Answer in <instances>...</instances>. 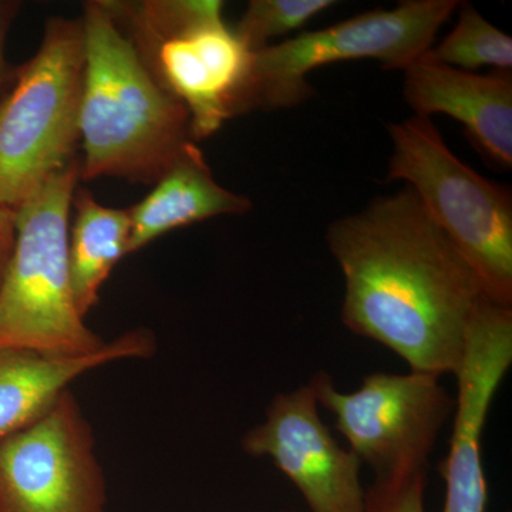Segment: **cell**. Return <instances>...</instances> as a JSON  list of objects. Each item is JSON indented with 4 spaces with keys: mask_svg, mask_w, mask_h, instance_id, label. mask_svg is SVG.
I'll list each match as a JSON object with an SVG mask.
<instances>
[{
    "mask_svg": "<svg viewBox=\"0 0 512 512\" xmlns=\"http://www.w3.org/2000/svg\"><path fill=\"white\" fill-rule=\"evenodd\" d=\"M16 242V211L0 205V288L5 281Z\"/></svg>",
    "mask_w": 512,
    "mask_h": 512,
    "instance_id": "ffe728a7",
    "label": "cell"
},
{
    "mask_svg": "<svg viewBox=\"0 0 512 512\" xmlns=\"http://www.w3.org/2000/svg\"><path fill=\"white\" fill-rule=\"evenodd\" d=\"M333 6V0H251L234 32L251 52H258L269 40L303 28Z\"/></svg>",
    "mask_w": 512,
    "mask_h": 512,
    "instance_id": "e0dca14e",
    "label": "cell"
},
{
    "mask_svg": "<svg viewBox=\"0 0 512 512\" xmlns=\"http://www.w3.org/2000/svg\"><path fill=\"white\" fill-rule=\"evenodd\" d=\"M309 383L320 406L335 416L350 450L376 477L429 467L430 454L456 407L440 377L426 373H370L352 393L339 392L325 372Z\"/></svg>",
    "mask_w": 512,
    "mask_h": 512,
    "instance_id": "ba28073f",
    "label": "cell"
},
{
    "mask_svg": "<svg viewBox=\"0 0 512 512\" xmlns=\"http://www.w3.org/2000/svg\"><path fill=\"white\" fill-rule=\"evenodd\" d=\"M80 19L86 59L80 180L154 184L195 141L190 114L151 77L103 0L84 3Z\"/></svg>",
    "mask_w": 512,
    "mask_h": 512,
    "instance_id": "7a4b0ae2",
    "label": "cell"
},
{
    "mask_svg": "<svg viewBox=\"0 0 512 512\" xmlns=\"http://www.w3.org/2000/svg\"><path fill=\"white\" fill-rule=\"evenodd\" d=\"M284 512H296V511H284Z\"/></svg>",
    "mask_w": 512,
    "mask_h": 512,
    "instance_id": "44dd1931",
    "label": "cell"
},
{
    "mask_svg": "<svg viewBox=\"0 0 512 512\" xmlns=\"http://www.w3.org/2000/svg\"><path fill=\"white\" fill-rule=\"evenodd\" d=\"M458 0H404L329 28L303 32L252 53L239 116L254 110L292 109L313 96V70L350 60L375 59L383 69L404 70L431 49Z\"/></svg>",
    "mask_w": 512,
    "mask_h": 512,
    "instance_id": "52a82bcc",
    "label": "cell"
},
{
    "mask_svg": "<svg viewBox=\"0 0 512 512\" xmlns=\"http://www.w3.org/2000/svg\"><path fill=\"white\" fill-rule=\"evenodd\" d=\"M22 9V2L18 0H0V96L8 89L15 76L16 66L6 60V39L15 22L16 16Z\"/></svg>",
    "mask_w": 512,
    "mask_h": 512,
    "instance_id": "d6986e66",
    "label": "cell"
},
{
    "mask_svg": "<svg viewBox=\"0 0 512 512\" xmlns=\"http://www.w3.org/2000/svg\"><path fill=\"white\" fill-rule=\"evenodd\" d=\"M512 363V308L481 303L468 328L458 366L450 451L441 461L443 512H487L481 437L491 403Z\"/></svg>",
    "mask_w": 512,
    "mask_h": 512,
    "instance_id": "8fae6325",
    "label": "cell"
},
{
    "mask_svg": "<svg viewBox=\"0 0 512 512\" xmlns=\"http://www.w3.org/2000/svg\"><path fill=\"white\" fill-rule=\"evenodd\" d=\"M134 207L128 255L140 251L173 229L220 215L245 214L252 202L217 183L201 148L191 141Z\"/></svg>",
    "mask_w": 512,
    "mask_h": 512,
    "instance_id": "5bb4252c",
    "label": "cell"
},
{
    "mask_svg": "<svg viewBox=\"0 0 512 512\" xmlns=\"http://www.w3.org/2000/svg\"><path fill=\"white\" fill-rule=\"evenodd\" d=\"M403 96L414 116L446 114L460 121L484 154L511 168V72H466L440 63L427 50L404 69Z\"/></svg>",
    "mask_w": 512,
    "mask_h": 512,
    "instance_id": "7c38bea8",
    "label": "cell"
},
{
    "mask_svg": "<svg viewBox=\"0 0 512 512\" xmlns=\"http://www.w3.org/2000/svg\"><path fill=\"white\" fill-rule=\"evenodd\" d=\"M458 9L456 26L436 49H430V55L440 63L466 72L481 67L511 72V37L491 25L474 6L460 3Z\"/></svg>",
    "mask_w": 512,
    "mask_h": 512,
    "instance_id": "2e32d148",
    "label": "cell"
},
{
    "mask_svg": "<svg viewBox=\"0 0 512 512\" xmlns=\"http://www.w3.org/2000/svg\"><path fill=\"white\" fill-rule=\"evenodd\" d=\"M80 158L16 210V242L0 288V348L55 357L94 355L107 340L74 302L67 237Z\"/></svg>",
    "mask_w": 512,
    "mask_h": 512,
    "instance_id": "277c9868",
    "label": "cell"
},
{
    "mask_svg": "<svg viewBox=\"0 0 512 512\" xmlns=\"http://www.w3.org/2000/svg\"><path fill=\"white\" fill-rule=\"evenodd\" d=\"M156 352V335L147 328L127 330L89 356L0 348V443L42 417L70 383L90 370L119 360L150 359Z\"/></svg>",
    "mask_w": 512,
    "mask_h": 512,
    "instance_id": "4fadbf2b",
    "label": "cell"
},
{
    "mask_svg": "<svg viewBox=\"0 0 512 512\" xmlns=\"http://www.w3.org/2000/svg\"><path fill=\"white\" fill-rule=\"evenodd\" d=\"M241 446L249 456L271 458L311 512H365L362 461L320 419L311 383L276 394L264 423L247 431Z\"/></svg>",
    "mask_w": 512,
    "mask_h": 512,
    "instance_id": "30bf717a",
    "label": "cell"
},
{
    "mask_svg": "<svg viewBox=\"0 0 512 512\" xmlns=\"http://www.w3.org/2000/svg\"><path fill=\"white\" fill-rule=\"evenodd\" d=\"M94 430L72 389L0 443V512H104Z\"/></svg>",
    "mask_w": 512,
    "mask_h": 512,
    "instance_id": "9c48e42d",
    "label": "cell"
},
{
    "mask_svg": "<svg viewBox=\"0 0 512 512\" xmlns=\"http://www.w3.org/2000/svg\"><path fill=\"white\" fill-rule=\"evenodd\" d=\"M326 239L345 279L346 328L386 346L412 372L456 375L471 320L488 299L413 190L332 222Z\"/></svg>",
    "mask_w": 512,
    "mask_h": 512,
    "instance_id": "6da1fadb",
    "label": "cell"
},
{
    "mask_svg": "<svg viewBox=\"0 0 512 512\" xmlns=\"http://www.w3.org/2000/svg\"><path fill=\"white\" fill-rule=\"evenodd\" d=\"M84 62L82 19H47L35 56L0 96V205L18 210L79 160Z\"/></svg>",
    "mask_w": 512,
    "mask_h": 512,
    "instance_id": "5b68a950",
    "label": "cell"
},
{
    "mask_svg": "<svg viewBox=\"0 0 512 512\" xmlns=\"http://www.w3.org/2000/svg\"><path fill=\"white\" fill-rule=\"evenodd\" d=\"M427 478L429 467L376 477L375 483L366 491L365 512H426Z\"/></svg>",
    "mask_w": 512,
    "mask_h": 512,
    "instance_id": "ac0fdd59",
    "label": "cell"
},
{
    "mask_svg": "<svg viewBox=\"0 0 512 512\" xmlns=\"http://www.w3.org/2000/svg\"><path fill=\"white\" fill-rule=\"evenodd\" d=\"M67 237L70 282L77 311L86 319L100 301V289L114 266L128 255L130 211L104 207L89 191L76 188Z\"/></svg>",
    "mask_w": 512,
    "mask_h": 512,
    "instance_id": "9a60e30c",
    "label": "cell"
},
{
    "mask_svg": "<svg viewBox=\"0 0 512 512\" xmlns=\"http://www.w3.org/2000/svg\"><path fill=\"white\" fill-rule=\"evenodd\" d=\"M387 180L404 181L483 286L488 301L512 308V197L454 156L429 119L389 126Z\"/></svg>",
    "mask_w": 512,
    "mask_h": 512,
    "instance_id": "8992f818",
    "label": "cell"
},
{
    "mask_svg": "<svg viewBox=\"0 0 512 512\" xmlns=\"http://www.w3.org/2000/svg\"><path fill=\"white\" fill-rule=\"evenodd\" d=\"M144 67L190 114L195 141L239 116L252 53L220 0H103Z\"/></svg>",
    "mask_w": 512,
    "mask_h": 512,
    "instance_id": "3957f363",
    "label": "cell"
}]
</instances>
